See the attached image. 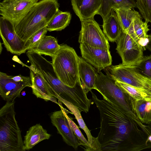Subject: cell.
I'll use <instances>...</instances> for the list:
<instances>
[{"label": "cell", "mask_w": 151, "mask_h": 151, "mask_svg": "<svg viewBox=\"0 0 151 151\" xmlns=\"http://www.w3.org/2000/svg\"><path fill=\"white\" fill-rule=\"evenodd\" d=\"M91 92L100 115L97 137L101 151H136L148 148V136L138 118L106 100L99 99Z\"/></svg>", "instance_id": "1"}, {"label": "cell", "mask_w": 151, "mask_h": 151, "mask_svg": "<svg viewBox=\"0 0 151 151\" xmlns=\"http://www.w3.org/2000/svg\"><path fill=\"white\" fill-rule=\"evenodd\" d=\"M57 0L38 2L15 27L17 35L24 42L35 33L46 27L59 10Z\"/></svg>", "instance_id": "2"}, {"label": "cell", "mask_w": 151, "mask_h": 151, "mask_svg": "<svg viewBox=\"0 0 151 151\" xmlns=\"http://www.w3.org/2000/svg\"><path fill=\"white\" fill-rule=\"evenodd\" d=\"M15 103L6 102L0 109V151H24L15 117Z\"/></svg>", "instance_id": "3"}, {"label": "cell", "mask_w": 151, "mask_h": 151, "mask_svg": "<svg viewBox=\"0 0 151 151\" xmlns=\"http://www.w3.org/2000/svg\"><path fill=\"white\" fill-rule=\"evenodd\" d=\"M52 58V64L59 79L64 84L74 87L80 79L78 57L75 50L67 45H61Z\"/></svg>", "instance_id": "4"}, {"label": "cell", "mask_w": 151, "mask_h": 151, "mask_svg": "<svg viewBox=\"0 0 151 151\" xmlns=\"http://www.w3.org/2000/svg\"><path fill=\"white\" fill-rule=\"evenodd\" d=\"M97 72L95 90L101 94L104 99L122 108L137 118L131 108L129 96L116 84V80L111 74L107 72L104 75L101 71Z\"/></svg>", "instance_id": "5"}, {"label": "cell", "mask_w": 151, "mask_h": 151, "mask_svg": "<svg viewBox=\"0 0 151 151\" xmlns=\"http://www.w3.org/2000/svg\"><path fill=\"white\" fill-rule=\"evenodd\" d=\"M111 74L117 81L142 90L151 96V79L142 75L136 65L120 64L109 68Z\"/></svg>", "instance_id": "6"}, {"label": "cell", "mask_w": 151, "mask_h": 151, "mask_svg": "<svg viewBox=\"0 0 151 151\" xmlns=\"http://www.w3.org/2000/svg\"><path fill=\"white\" fill-rule=\"evenodd\" d=\"M116 42V50L122 64L135 66L143 58L146 48L129 34L122 32Z\"/></svg>", "instance_id": "7"}, {"label": "cell", "mask_w": 151, "mask_h": 151, "mask_svg": "<svg viewBox=\"0 0 151 151\" xmlns=\"http://www.w3.org/2000/svg\"><path fill=\"white\" fill-rule=\"evenodd\" d=\"M81 27L78 42L90 46L109 50L108 40L94 18L80 20Z\"/></svg>", "instance_id": "8"}, {"label": "cell", "mask_w": 151, "mask_h": 151, "mask_svg": "<svg viewBox=\"0 0 151 151\" xmlns=\"http://www.w3.org/2000/svg\"><path fill=\"white\" fill-rule=\"evenodd\" d=\"M38 0H3L0 3V15L14 27Z\"/></svg>", "instance_id": "9"}, {"label": "cell", "mask_w": 151, "mask_h": 151, "mask_svg": "<svg viewBox=\"0 0 151 151\" xmlns=\"http://www.w3.org/2000/svg\"><path fill=\"white\" fill-rule=\"evenodd\" d=\"M0 35L2 44L11 53L20 55L27 51L26 42L16 33L14 26L2 16L0 17Z\"/></svg>", "instance_id": "10"}, {"label": "cell", "mask_w": 151, "mask_h": 151, "mask_svg": "<svg viewBox=\"0 0 151 151\" xmlns=\"http://www.w3.org/2000/svg\"><path fill=\"white\" fill-rule=\"evenodd\" d=\"M61 110L52 112L50 115L51 122L57 129L58 132L62 137L63 140L68 145L77 150L80 142L74 134L66 116L68 111L60 106Z\"/></svg>", "instance_id": "11"}, {"label": "cell", "mask_w": 151, "mask_h": 151, "mask_svg": "<svg viewBox=\"0 0 151 151\" xmlns=\"http://www.w3.org/2000/svg\"><path fill=\"white\" fill-rule=\"evenodd\" d=\"M80 48L82 57L86 61L100 71L111 65L112 57L109 50L92 47L80 43Z\"/></svg>", "instance_id": "12"}, {"label": "cell", "mask_w": 151, "mask_h": 151, "mask_svg": "<svg viewBox=\"0 0 151 151\" xmlns=\"http://www.w3.org/2000/svg\"><path fill=\"white\" fill-rule=\"evenodd\" d=\"M32 80L16 82L12 80L10 76L0 72V95L6 102H13L20 96L22 90L26 87H31Z\"/></svg>", "instance_id": "13"}, {"label": "cell", "mask_w": 151, "mask_h": 151, "mask_svg": "<svg viewBox=\"0 0 151 151\" xmlns=\"http://www.w3.org/2000/svg\"><path fill=\"white\" fill-rule=\"evenodd\" d=\"M30 76L32 80V93L37 98L46 101H50L59 105L56 95L46 81L38 73L30 69Z\"/></svg>", "instance_id": "14"}, {"label": "cell", "mask_w": 151, "mask_h": 151, "mask_svg": "<svg viewBox=\"0 0 151 151\" xmlns=\"http://www.w3.org/2000/svg\"><path fill=\"white\" fill-rule=\"evenodd\" d=\"M73 9L80 20L94 18L99 14L102 0H71Z\"/></svg>", "instance_id": "15"}, {"label": "cell", "mask_w": 151, "mask_h": 151, "mask_svg": "<svg viewBox=\"0 0 151 151\" xmlns=\"http://www.w3.org/2000/svg\"><path fill=\"white\" fill-rule=\"evenodd\" d=\"M78 66L81 84L86 93L92 89H95V81L97 72L90 63L79 56Z\"/></svg>", "instance_id": "16"}, {"label": "cell", "mask_w": 151, "mask_h": 151, "mask_svg": "<svg viewBox=\"0 0 151 151\" xmlns=\"http://www.w3.org/2000/svg\"><path fill=\"white\" fill-rule=\"evenodd\" d=\"M149 27L148 23L143 21L140 14L138 12L125 33L129 34L146 48L148 42L147 33L150 30Z\"/></svg>", "instance_id": "17"}, {"label": "cell", "mask_w": 151, "mask_h": 151, "mask_svg": "<svg viewBox=\"0 0 151 151\" xmlns=\"http://www.w3.org/2000/svg\"><path fill=\"white\" fill-rule=\"evenodd\" d=\"M51 135L40 124L30 127L27 131L23 141L24 151L29 150L42 141L48 139Z\"/></svg>", "instance_id": "18"}, {"label": "cell", "mask_w": 151, "mask_h": 151, "mask_svg": "<svg viewBox=\"0 0 151 151\" xmlns=\"http://www.w3.org/2000/svg\"><path fill=\"white\" fill-rule=\"evenodd\" d=\"M103 21V32L108 40L111 42L116 41L122 30L115 12L112 9Z\"/></svg>", "instance_id": "19"}, {"label": "cell", "mask_w": 151, "mask_h": 151, "mask_svg": "<svg viewBox=\"0 0 151 151\" xmlns=\"http://www.w3.org/2000/svg\"><path fill=\"white\" fill-rule=\"evenodd\" d=\"M74 114L77 120L80 127L84 130L86 134L89 147V151H101V145L97 137L92 136L91 131L87 127L81 114V111L77 106L71 103L65 101L62 102Z\"/></svg>", "instance_id": "20"}, {"label": "cell", "mask_w": 151, "mask_h": 151, "mask_svg": "<svg viewBox=\"0 0 151 151\" xmlns=\"http://www.w3.org/2000/svg\"><path fill=\"white\" fill-rule=\"evenodd\" d=\"M133 112L142 123L151 124V101L136 100L129 96Z\"/></svg>", "instance_id": "21"}, {"label": "cell", "mask_w": 151, "mask_h": 151, "mask_svg": "<svg viewBox=\"0 0 151 151\" xmlns=\"http://www.w3.org/2000/svg\"><path fill=\"white\" fill-rule=\"evenodd\" d=\"M60 47V45L58 44L55 38L50 35H45L35 46L27 51L49 56L52 58Z\"/></svg>", "instance_id": "22"}, {"label": "cell", "mask_w": 151, "mask_h": 151, "mask_svg": "<svg viewBox=\"0 0 151 151\" xmlns=\"http://www.w3.org/2000/svg\"><path fill=\"white\" fill-rule=\"evenodd\" d=\"M136 7L134 0H102V6L99 14L103 20L113 8L126 7L134 9Z\"/></svg>", "instance_id": "23"}, {"label": "cell", "mask_w": 151, "mask_h": 151, "mask_svg": "<svg viewBox=\"0 0 151 151\" xmlns=\"http://www.w3.org/2000/svg\"><path fill=\"white\" fill-rule=\"evenodd\" d=\"M71 17L70 13L59 10L47 26V31L51 32L63 29L69 24Z\"/></svg>", "instance_id": "24"}, {"label": "cell", "mask_w": 151, "mask_h": 151, "mask_svg": "<svg viewBox=\"0 0 151 151\" xmlns=\"http://www.w3.org/2000/svg\"><path fill=\"white\" fill-rule=\"evenodd\" d=\"M121 27L122 32L126 33L138 12L126 7L113 8Z\"/></svg>", "instance_id": "25"}, {"label": "cell", "mask_w": 151, "mask_h": 151, "mask_svg": "<svg viewBox=\"0 0 151 151\" xmlns=\"http://www.w3.org/2000/svg\"><path fill=\"white\" fill-rule=\"evenodd\" d=\"M115 82L124 92L134 100L151 101V96L144 91L122 82L116 80Z\"/></svg>", "instance_id": "26"}, {"label": "cell", "mask_w": 151, "mask_h": 151, "mask_svg": "<svg viewBox=\"0 0 151 151\" xmlns=\"http://www.w3.org/2000/svg\"><path fill=\"white\" fill-rule=\"evenodd\" d=\"M136 7L147 23H151V0H137Z\"/></svg>", "instance_id": "27"}, {"label": "cell", "mask_w": 151, "mask_h": 151, "mask_svg": "<svg viewBox=\"0 0 151 151\" xmlns=\"http://www.w3.org/2000/svg\"><path fill=\"white\" fill-rule=\"evenodd\" d=\"M136 66L141 73L151 79V55L144 56Z\"/></svg>", "instance_id": "28"}, {"label": "cell", "mask_w": 151, "mask_h": 151, "mask_svg": "<svg viewBox=\"0 0 151 151\" xmlns=\"http://www.w3.org/2000/svg\"><path fill=\"white\" fill-rule=\"evenodd\" d=\"M46 27L34 34L26 42V46L27 50L35 46L46 35L48 31Z\"/></svg>", "instance_id": "29"}, {"label": "cell", "mask_w": 151, "mask_h": 151, "mask_svg": "<svg viewBox=\"0 0 151 151\" xmlns=\"http://www.w3.org/2000/svg\"><path fill=\"white\" fill-rule=\"evenodd\" d=\"M66 114V116L69 122L70 126L74 134L79 140L81 145L83 146L85 148L84 150L86 151H89V147L88 140H87L81 131L78 127L73 121L72 119Z\"/></svg>", "instance_id": "30"}, {"label": "cell", "mask_w": 151, "mask_h": 151, "mask_svg": "<svg viewBox=\"0 0 151 151\" xmlns=\"http://www.w3.org/2000/svg\"><path fill=\"white\" fill-rule=\"evenodd\" d=\"M11 78L16 82H23L31 80V78L29 76H24L21 75L16 76H10Z\"/></svg>", "instance_id": "31"}, {"label": "cell", "mask_w": 151, "mask_h": 151, "mask_svg": "<svg viewBox=\"0 0 151 151\" xmlns=\"http://www.w3.org/2000/svg\"><path fill=\"white\" fill-rule=\"evenodd\" d=\"M146 48L151 52V34L149 35L148 42L146 46Z\"/></svg>", "instance_id": "32"}, {"label": "cell", "mask_w": 151, "mask_h": 151, "mask_svg": "<svg viewBox=\"0 0 151 151\" xmlns=\"http://www.w3.org/2000/svg\"><path fill=\"white\" fill-rule=\"evenodd\" d=\"M147 142L148 144H149V142L151 143V134L148 136L147 140Z\"/></svg>", "instance_id": "33"}, {"label": "cell", "mask_w": 151, "mask_h": 151, "mask_svg": "<svg viewBox=\"0 0 151 151\" xmlns=\"http://www.w3.org/2000/svg\"><path fill=\"white\" fill-rule=\"evenodd\" d=\"M2 44L1 43V42L0 43V54L1 53V51H2Z\"/></svg>", "instance_id": "34"}, {"label": "cell", "mask_w": 151, "mask_h": 151, "mask_svg": "<svg viewBox=\"0 0 151 151\" xmlns=\"http://www.w3.org/2000/svg\"><path fill=\"white\" fill-rule=\"evenodd\" d=\"M149 126V127H150V129H151V125H150V126Z\"/></svg>", "instance_id": "35"}, {"label": "cell", "mask_w": 151, "mask_h": 151, "mask_svg": "<svg viewBox=\"0 0 151 151\" xmlns=\"http://www.w3.org/2000/svg\"></svg>", "instance_id": "36"}]
</instances>
